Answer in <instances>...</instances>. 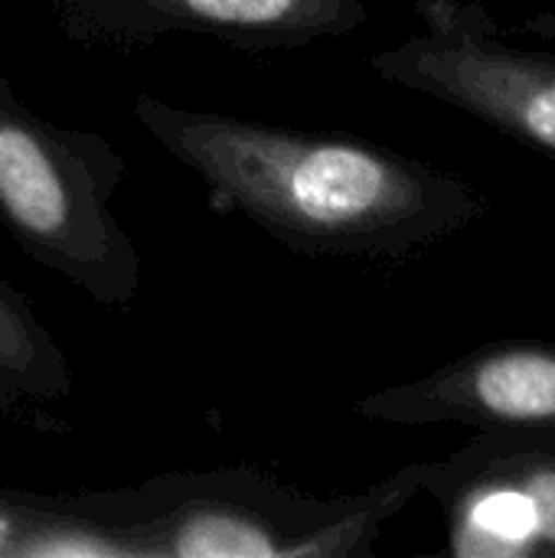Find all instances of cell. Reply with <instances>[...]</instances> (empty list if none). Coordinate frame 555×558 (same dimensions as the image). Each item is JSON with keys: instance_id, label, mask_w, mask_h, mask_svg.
I'll use <instances>...</instances> for the list:
<instances>
[{"instance_id": "cell-1", "label": "cell", "mask_w": 555, "mask_h": 558, "mask_svg": "<svg viewBox=\"0 0 555 558\" xmlns=\"http://www.w3.org/2000/svg\"><path fill=\"white\" fill-rule=\"evenodd\" d=\"M134 121L222 216L307 258L406 262L487 216L468 180L347 131H311L134 98Z\"/></svg>"}, {"instance_id": "cell-2", "label": "cell", "mask_w": 555, "mask_h": 558, "mask_svg": "<svg viewBox=\"0 0 555 558\" xmlns=\"http://www.w3.org/2000/svg\"><path fill=\"white\" fill-rule=\"evenodd\" d=\"M432 464L330 500L249 468L164 474L124 494L150 558H366L386 523L425 494Z\"/></svg>"}, {"instance_id": "cell-3", "label": "cell", "mask_w": 555, "mask_h": 558, "mask_svg": "<svg viewBox=\"0 0 555 558\" xmlns=\"http://www.w3.org/2000/svg\"><path fill=\"white\" fill-rule=\"evenodd\" d=\"M124 170L108 137L46 121L0 75V226L33 262L111 311L141 294V252L111 209Z\"/></svg>"}, {"instance_id": "cell-4", "label": "cell", "mask_w": 555, "mask_h": 558, "mask_svg": "<svg viewBox=\"0 0 555 558\" xmlns=\"http://www.w3.org/2000/svg\"><path fill=\"white\" fill-rule=\"evenodd\" d=\"M412 10L422 33L373 52L370 69L555 157V56L510 43L474 0H415Z\"/></svg>"}, {"instance_id": "cell-5", "label": "cell", "mask_w": 555, "mask_h": 558, "mask_svg": "<svg viewBox=\"0 0 555 558\" xmlns=\"http://www.w3.org/2000/svg\"><path fill=\"white\" fill-rule=\"evenodd\" d=\"M370 422L474 432H536L555 438V343L497 340L451 363L353 402Z\"/></svg>"}, {"instance_id": "cell-6", "label": "cell", "mask_w": 555, "mask_h": 558, "mask_svg": "<svg viewBox=\"0 0 555 558\" xmlns=\"http://www.w3.org/2000/svg\"><path fill=\"white\" fill-rule=\"evenodd\" d=\"M75 39L137 46L206 36L236 49H294L350 36L370 20L363 0H39Z\"/></svg>"}, {"instance_id": "cell-7", "label": "cell", "mask_w": 555, "mask_h": 558, "mask_svg": "<svg viewBox=\"0 0 555 558\" xmlns=\"http://www.w3.org/2000/svg\"><path fill=\"white\" fill-rule=\"evenodd\" d=\"M442 481H491L517 490L533 517L540 553H555V438L536 432H474V438L435 461Z\"/></svg>"}, {"instance_id": "cell-8", "label": "cell", "mask_w": 555, "mask_h": 558, "mask_svg": "<svg viewBox=\"0 0 555 558\" xmlns=\"http://www.w3.org/2000/svg\"><path fill=\"white\" fill-rule=\"evenodd\" d=\"M72 369L29 301L0 275V412L23 402H62Z\"/></svg>"}, {"instance_id": "cell-9", "label": "cell", "mask_w": 555, "mask_h": 558, "mask_svg": "<svg viewBox=\"0 0 555 558\" xmlns=\"http://www.w3.org/2000/svg\"><path fill=\"white\" fill-rule=\"evenodd\" d=\"M517 29H520L523 36L555 43V10H536V13L523 16V20L517 23Z\"/></svg>"}]
</instances>
